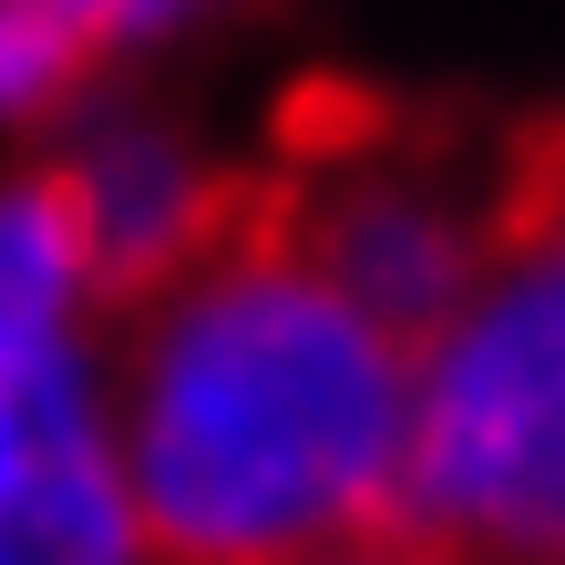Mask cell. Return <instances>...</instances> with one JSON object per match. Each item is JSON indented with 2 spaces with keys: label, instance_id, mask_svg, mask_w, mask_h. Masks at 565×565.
I'll return each mask as SVG.
<instances>
[{
  "label": "cell",
  "instance_id": "obj_2",
  "mask_svg": "<svg viewBox=\"0 0 565 565\" xmlns=\"http://www.w3.org/2000/svg\"><path fill=\"white\" fill-rule=\"evenodd\" d=\"M402 535L452 565H565V145L524 154L483 278L412 340Z\"/></svg>",
  "mask_w": 565,
  "mask_h": 565
},
{
  "label": "cell",
  "instance_id": "obj_7",
  "mask_svg": "<svg viewBox=\"0 0 565 565\" xmlns=\"http://www.w3.org/2000/svg\"><path fill=\"white\" fill-rule=\"evenodd\" d=\"M83 62H93V42L52 11V0H0V114H21V124L52 114Z\"/></svg>",
  "mask_w": 565,
  "mask_h": 565
},
{
  "label": "cell",
  "instance_id": "obj_3",
  "mask_svg": "<svg viewBox=\"0 0 565 565\" xmlns=\"http://www.w3.org/2000/svg\"><path fill=\"white\" fill-rule=\"evenodd\" d=\"M524 195V154H462V145H412V135H360V145H309V164L257 195L278 237L309 268L360 298L391 340H422L462 288L483 278Z\"/></svg>",
  "mask_w": 565,
  "mask_h": 565
},
{
  "label": "cell",
  "instance_id": "obj_4",
  "mask_svg": "<svg viewBox=\"0 0 565 565\" xmlns=\"http://www.w3.org/2000/svg\"><path fill=\"white\" fill-rule=\"evenodd\" d=\"M0 565H164L83 371L0 391Z\"/></svg>",
  "mask_w": 565,
  "mask_h": 565
},
{
  "label": "cell",
  "instance_id": "obj_8",
  "mask_svg": "<svg viewBox=\"0 0 565 565\" xmlns=\"http://www.w3.org/2000/svg\"><path fill=\"white\" fill-rule=\"evenodd\" d=\"M62 21L83 31V42H154V31H175L185 11H206V0H52Z\"/></svg>",
  "mask_w": 565,
  "mask_h": 565
},
{
  "label": "cell",
  "instance_id": "obj_6",
  "mask_svg": "<svg viewBox=\"0 0 565 565\" xmlns=\"http://www.w3.org/2000/svg\"><path fill=\"white\" fill-rule=\"evenodd\" d=\"M83 298H93V247L73 226V195L52 175L0 185V391L83 371Z\"/></svg>",
  "mask_w": 565,
  "mask_h": 565
},
{
  "label": "cell",
  "instance_id": "obj_1",
  "mask_svg": "<svg viewBox=\"0 0 565 565\" xmlns=\"http://www.w3.org/2000/svg\"><path fill=\"white\" fill-rule=\"evenodd\" d=\"M402 443L412 340L329 288L257 195L145 288L114 452L164 565H319L391 535Z\"/></svg>",
  "mask_w": 565,
  "mask_h": 565
},
{
  "label": "cell",
  "instance_id": "obj_5",
  "mask_svg": "<svg viewBox=\"0 0 565 565\" xmlns=\"http://www.w3.org/2000/svg\"><path fill=\"white\" fill-rule=\"evenodd\" d=\"M62 195H73V226L93 247V288L145 298L185 268L195 247H216L237 226L247 195L216 185L175 135H145V124H93V135L62 154Z\"/></svg>",
  "mask_w": 565,
  "mask_h": 565
}]
</instances>
